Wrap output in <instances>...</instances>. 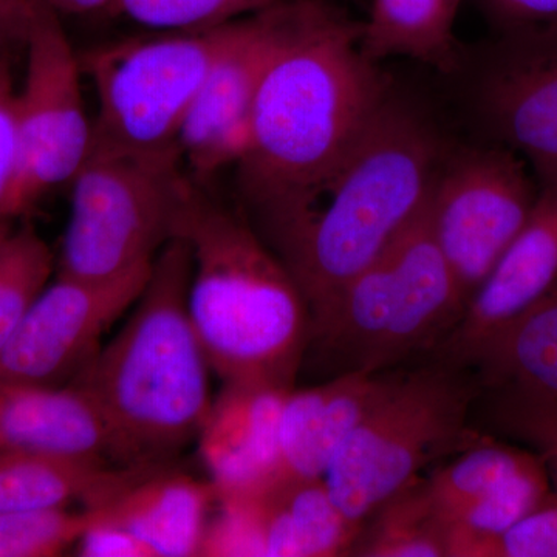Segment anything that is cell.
Listing matches in <instances>:
<instances>
[{
  "instance_id": "obj_1",
  "label": "cell",
  "mask_w": 557,
  "mask_h": 557,
  "mask_svg": "<svg viewBox=\"0 0 557 557\" xmlns=\"http://www.w3.org/2000/svg\"><path fill=\"white\" fill-rule=\"evenodd\" d=\"M388 100L386 79L362 44V22L327 0H292L237 164L242 194L259 220L335 168Z\"/></svg>"
},
{
  "instance_id": "obj_2",
  "label": "cell",
  "mask_w": 557,
  "mask_h": 557,
  "mask_svg": "<svg viewBox=\"0 0 557 557\" xmlns=\"http://www.w3.org/2000/svg\"><path fill=\"white\" fill-rule=\"evenodd\" d=\"M438 174L434 131L388 100L335 168L260 219L309 318L417 222Z\"/></svg>"
},
{
  "instance_id": "obj_3",
  "label": "cell",
  "mask_w": 557,
  "mask_h": 557,
  "mask_svg": "<svg viewBox=\"0 0 557 557\" xmlns=\"http://www.w3.org/2000/svg\"><path fill=\"white\" fill-rule=\"evenodd\" d=\"M190 276L189 245L174 237L123 327L69 384L100 418L115 467H171L211 412L212 369L190 321Z\"/></svg>"
},
{
  "instance_id": "obj_4",
  "label": "cell",
  "mask_w": 557,
  "mask_h": 557,
  "mask_svg": "<svg viewBox=\"0 0 557 557\" xmlns=\"http://www.w3.org/2000/svg\"><path fill=\"white\" fill-rule=\"evenodd\" d=\"M189 245V314L223 384L293 391L309 346L306 299L252 226L194 183L175 230Z\"/></svg>"
},
{
  "instance_id": "obj_5",
  "label": "cell",
  "mask_w": 557,
  "mask_h": 557,
  "mask_svg": "<svg viewBox=\"0 0 557 557\" xmlns=\"http://www.w3.org/2000/svg\"><path fill=\"white\" fill-rule=\"evenodd\" d=\"M467 306L429 228L426 208L310 317L306 357L313 354L332 379L391 372L417 355L434 354Z\"/></svg>"
},
{
  "instance_id": "obj_6",
  "label": "cell",
  "mask_w": 557,
  "mask_h": 557,
  "mask_svg": "<svg viewBox=\"0 0 557 557\" xmlns=\"http://www.w3.org/2000/svg\"><path fill=\"white\" fill-rule=\"evenodd\" d=\"M482 391L471 369L434 361L399 368L391 386L355 429L324 480L350 522H362L432 461L468 448Z\"/></svg>"
},
{
  "instance_id": "obj_7",
  "label": "cell",
  "mask_w": 557,
  "mask_h": 557,
  "mask_svg": "<svg viewBox=\"0 0 557 557\" xmlns=\"http://www.w3.org/2000/svg\"><path fill=\"white\" fill-rule=\"evenodd\" d=\"M194 183L178 152L91 148L70 182L58 274L104 281L150 265L174 239Z\"/></svg>"
},
{
  "instance_id": "obj_8",
  "label": "cell",
  "mask_w": 557,
  "mask_h": 557,
  "mask_svg": "<svg viewBox=\"0 0 557 557\" xmlns=\"http://www.w3.org/2000/svg\"><path fill=\"white\" fill-rule=\"evenodd\" d=\"M230 28L231 22L207 30L153 32L90 51L81 65L97 94L91 148L178 152L180 127Z\"/></svg>"
},
{
  "instance_id": "obj_9",
  "label": "cell",
  "mask_w": 557,
  "mask_h": 557,
  "mask_svg": "<svg viewBox=\"0 0 557 557\" xmlns=\"http://www.w3.org/2000/svg\"><path fill=\"white\" fill-rule=\"evenodd\" d=\"M24 53V76L16 89L20 164L0 214L14 220L50 189L72 182L94 143L81 87L83 65L60 13L46 0H39Z\"/></svg>"
},
{
  "instance_id": "obj_10",
  "label": "cell",
  "mask_w": 557,
  "mask_h": 557,
  "mask_svg": "<svg viewBox=\"0 0 557 557\" xmlns=\"http://www.w3.org/2000/svg\"><path fill=\"white\" fill-rule=\"evenodd\" d=\"M536 194L525 161L504 146L471 150L440 170L429 228L468 302L518 236Z\"/></svg>"
},
{
  "instance_id": "obj_11",
  "label": "cell",
  "mask_w": 557,
  "mask_h": 557,
  "mask_svg": "<svg viewBox=\"0 0 557 557\" xmlns=\"http://www.w3.org/2000/svg\"><path fill=\"white\" fill-rule=\"evenodd\" d=\"M152 263L104 281L57 274L0 350V380L69 386L97 357L102 336L137 302Z\"/></svg>"
},
{
  "instance_id": "obj_12",
  "label": "cell",
  "mask_w": 557,
  "mask_h": 557,
  "mask_svg": "<svg viewBox=\"0 0 557 557\" xmlns=\"http://www.w3.org/2000/svg\"><path fill=\"white\" fill-rule=\"evenodd\" d=\"M292 0L231 22L228 39L190 102L177 137L194 182L244 160L260 81L285 30Z\"/></svg>"
},
{
  "instance_id": "obj_13",
  "label": "cell",
  "mask_w": 557,
  "mask_h": 557,
  "mask_svg": "<svg viewBox=\"0 0 557 557\" xmlns=\"http://www.w3.org/2000/svg\"><path fill=\"white\" fill-rule=\"evenodd\" d=\"M428 485L450 528V557H468L553 493L537 454L483 438L440 468Z\"/></svg>"
},
{
  "instance_id": "obj_14",
  "label": "cell",
  "mask_w": 557,
  "mask_h": 557,
  "mask_svg": "<svg viewBox=\"0 0 557 557\" xmlns=\"http://www.w3.org/2000/svg\"><path fill=\"white\" fill-rule=\"evenodd\" d=\"M479 84L497 145L518 153L539 182L557 178V33L500 36Z\"/></svg>"
},
{
  "instance_id": "obj_15",
  "label": "cell",
  "mask_w": 557,
  "mask_h": 557,
  "mask_svg": "<svg viewBox=\"0 0 557 557\" xmlns=\"http://www.w3.org/2000/svg\"><path fill=\"white\" fill-rule=\"evenodd\" d=\"M557 282V178L539 182L518 236L469 299L434 359L468 369L479 348L537 302Z\"/></svg>"
},
{
  "instance_id": "obj_16",
  "label": "cell",
  "mask_w": 557,
  "mask_h": 557,
  "mask_svg": "<svg viewBox=\"0 0 557 557\" xmlns=\"http://www.w3.org/2000/svg\"><path fill=\"white\" fill-rule=\"evenodd\" d=\"M289 392L233 383L212 401L199 446L219 497H255L278 482V429Z\"/></svg>"
},
{
  "instance_id": "obj_17",
  "label": "cell",
  "mask_w": 557,
  "mask_h": 557,
  "mask_svg": "<svg viewBox=\"0 0 557 557\" xmlns=\"http://www.w3.org/2000/svg\"><path fill=\"white\" fill-rule=\"evenodd\" d=\"M397 370L346 373L317 387L293 388L285 399L278 429V480L324 479L348 437L391 386Z\"/></svg>"
},
{
  "instance_id": "obj_18",
  "label": "cell",
  "mask_w": 557,
  "mask_h": 557,
  "mask_svg": "<svg viewBox=\"0 0 557 557\" xmlns=\"http://www.w3.org/2000/svg\"><path fill=\"white\" fill-rule=\"evenodd\" d=\"M215 500L211 482L171 467L139 468L129 482L87 511L129 531L152 557H189L199 556Z\"/></svg>"
},
{
  "instance_id": "obj_19",
  "label": "cell",
  "mask_w": 557,
  "mask_h": 557,
  "mask_svg": "<svg viewBox=\"0 0 557 557\" xmlns=\"http://www.w3.org/2000/svg\"><path fill=\"white\" fill-rule=\"evenodd\" d=\"M0 450L109 460L100 418L75 388L0 380Z\"/></svg>"
},
{
  "instance_id": "obj_20",
  "label": "cell",
  "mask_w": 557,
  "mask_h": 557,
  "mask_svg": "<svg viewBox=\"0 0 557 557\" xmlns=\"http://www.w3.org/2000/svg\"><path fill=\"white\" fill-rule=\"evenodd\" d=\"M260 556H348L359 525L350 522L324 479H284L247 497Z\"/></svg>"
},
{
  "instance_id": "obj_21",
  "label": "cell",
  "mask_w": 557,
  "mask_h": 557,
  "mask_svg": "<svg viewBox=\"0 0 557 557\" xmlns=\"http://www.w3.org/2000/svg\"><path fill=\"white\" fill-rule=\"evenodd\" d=\"M468 369L480 387L528 401H557V282L479 348Z\"/></svg>"
},
{
  "instance_id": "obj_22",
  "label": "cell",
  "mask_w": 557,
  "mask_h": 557,
  "mask_svg": "<svg viewBox=\"0 0 557 557\" xmlns=\"http://www.w3.org/2000/svg\"><path fill=\"white\" fill-rule=\"evenodd\" d=\"M139 468L106 461L0 450V515L81 502L97 507L129 482Z\"/></svg>"
},
{
  "instance_id": "obj_23",
  "label": "cell",
  "mask_w": 557,
  "mask_h": 557,
  "mask_svg": "<svg viewBox=\"0 0 557 557\" xmlns=\"http://www.w3.org/2000/svg\"><path fill=\"white\" fill-rule=\"evenodd\" d=\"M461 0H370L362 44L372 60L409 58L429 67H457L454 25Z\"/></svg>"
},
{
  "instance_id": "obj_24",
  "label": "cell",
  "mask_w": 557,
  "mask_h": 557,
  "mask_svg": "<svg viewBox=\"0 0 557 557\" xmlns=\"http://www.w3.org/2000/svg\"><path fill=\"white\" fill-rule=\"evenodd\" d=\"M348 556L450 557V528L417 478L381 504L359 528Z\"/></svg>"
},
{
  "instance_id": "obj_25",
  "label": "cell",
  "mask_w": 557,
  "mask_h": 557,
  "mask_svg": "<svg viewBox=\"0 0 557 557\" xmlns=\"http://www.w3.org/2000/svg\"><path fill=\"white\" fill-rule=\"evenodd\" d=\"M57 260L30 223H0V350L50 284Z\"/></svg>"
},
{
  "instance_id": "obj_26",
  "label": "cell",
  "mask_w": 557,
  "mask_h": 557,
  "mask_svg": "<svg viewBox=\"0 0 557 557\" xmlns=\"http://www.w3.org/2000/svg\"><path fill=\"white\" fill-rule=\"evenodd\" d=\"M278 2L282 0H119L110 16L152 32L207 30Z\"/></svg>"
},
{
  "instance_id": "obj_27",
  "label": "cell",
  "mask_w": 557,
  "mask_h": 557,
  "mask_svg": "<svg viewBox=\"0 0 557 557\" xmlns=\"http://www.w3.org/2000/svg\"><path fill=\"white\" fill-rule=\"evenodd\" d=\"M91 523L87 509H25L0 515V557H51L73 547Z\"/></svg>"
},
{
  "instance_id": "obj_28",
  "label": "cell",
  "mask_w": 557,
  "mask_h": 557,
  "mask_svg": "<svg viewBox=\"0 0 557 557\" xmlns=\"http://www.w3.org/2000/svg\"><path fill=\"white\" fill-rule=\"evenodd\" d=\"M493 416L502 431L536 450L557 496V401H528L494 395Z\"/></svg>"
},
{
  "instance_id": "obj_29",
  "label": "cell",
  "mask_w": 557,
  "mask_h": 557,
  "mask_svg": "<svg viewBox=\"0 0 557 557\" xmlns=\"http://www.w3.org/2000/svg\"><path fill=\"white\" fill-rule=\"evenodd\" d=\"M468 557H557L556 494L508 530L480 542Z\"/></svg>"
},
{
  "instance_id": "obj_30",
  "label": "cell",
  "mask_w": 557,
  "mask_h": 557,
  "mask_svg": "<svg viewBox=\"0 0 557 557\" xmlns=\"http://www.w3.org/2000/svg\"><path fill=\"white\" fill-rule=\"evenodd\" d=\"M498 36L557 33V0H474Z\"/></svg>"
},
{
  "instance_id": "obj_31",
  "label": "cell",
  "mask_w": 557,
  "mask_h": 557,
  "mask_svg": "<svg viewBox=\"0 0 557 557\" xmlns=\"http://www.w3.org/2000/svg\"><path fill=\"white\" fill-rule=\"evenodd\" d=\"M16 81L11 58L0 60V214L20 164L16 126ZM2 218V215H0Z\"/></svg>"
},
{
  "instance_id": "obj_32",
  "label": "cell",
  "mask_w": 557,
  "mask_h": 557,
  "mask_svg": "<svg viewBox=\"0 0 557 557\" xmlns=\"http://www.w3.org/2000/svg\"><path fill=\"white\" fill-rule=\"evenodd\" d=\"M75 552L76 556L83 557H152L149 548L129 531L101 522L94 516L90 525L76 542Z\"/></svg>"
},
{
  "instance_id": "obj_33",
  "label": "cell",
  "mask_w": 557,
  "mask_h": 557,
  "mask_svg": "<svg viewBox=\"0 0 557 557\" xmlns=\"http://www.w3.org/2000/svg\"><path fill=\"white\" fill-rule=\"evenodd\" d=\"M39 0H0V60L24 50Z\"/></svg>"
},
{
  "instance_id": "obj_34",
  "label": "cell",
  "mask_w": 557,
  "mask_h": 557,
  "mask_svg": "<svg viewBox=\"0 0 557 557\" xmlns=\"http://www.w3.org/2000/svg\"><path fill=\"white\" fill-rule=\"evenodd\" d=\"M58 13L70 14H112L119 0H46Z\"/></svg>"
},
{
  "instance_id": "obj_35",
  "label": "cell",
  "mask_w": 557,
  "mask_h": 557,
  "mask_svg": "<svg viewBox=\"0 0 557 557\" xmlns=\"http://www.w3.org/2000/svg\"><path fill=\"white\" fill-rule=\"evenodd\" d=\"M3 220H5V218H0V223H2V222H3Z\"/></svg>"
}]
</instances>
